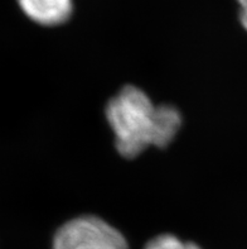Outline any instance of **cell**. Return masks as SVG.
<instances>
[{
    "label": "cell",
    "instance_id": "3957f363",
    "mask_svg": "<svg viewBox=\"0 0 247 249\" xmlns=\"http://www.w3.org/2000/svg\"><path fill=\"white\" fill-rule=\"evenodd\" d=\"M24 16L42 27H60L73 14L72 0H16Z\"/></svg>",
    "mask_w": 247,
    "mask_h": 249
},
{
    "label": "cell",
    "instance_id": "6da1fadb",
    "mask_svg": "<svg viewBox=\"0 0 247 249\" xmlns=\"http://www.w3.org/2000/svg\"><path fill=\"white\" fill-rule=\"evenodd\" d=\"M105 117L121 157L134 160L148 148L165 149L183 126V115L173 104H154L135 85H125L107 101Z\"/></svg>",
    "mask_w": 247,
    "mask_h": 249
},
{
    "label": "cell",
    "instance_id": "7a4b0ae2",
    "mask_svg": "<svg viewBox=\"0 0 247 249\" xmlns=\"http://www.w3.org/2000/svg\"><path fill=\"white\" fill-rule=\"evenodd\" d=\"M52 249H129V244L119 229L87 214L63 223L54 233Z\"/></svg>",
    "mask_w": 247,
    "mask_h": 249
},
{
    "label": "cell",
    "instance_id": "5b68a950",
    "mask_svg": "<svg viewBox=\"0 0 247 249\" xmlns=\"http://www.w3.org/2000/svg\"><path fill=\"white\" fill-rule=\"evenodd\" d=\"M238 5V22L247 33V0H236Z\"/></svg>",
    "mask_w": 247,
    "mask_h": 249
},
{
    "label": "cell",
    "instance_id": "277c9868",
    "mask_svg": "<svg viewBox=\"0 0 247 249\" xmlns=\"http://www.w3.org/2000/svg\"><path fill=\"white\" fill-rule=\"evenodd\" d=\"M144 249H202L193 242H184L173 234H160L150 239Z\"/></svg>",
    "mask_w": 247,
    "mask_h": 249
}]
</instances>
